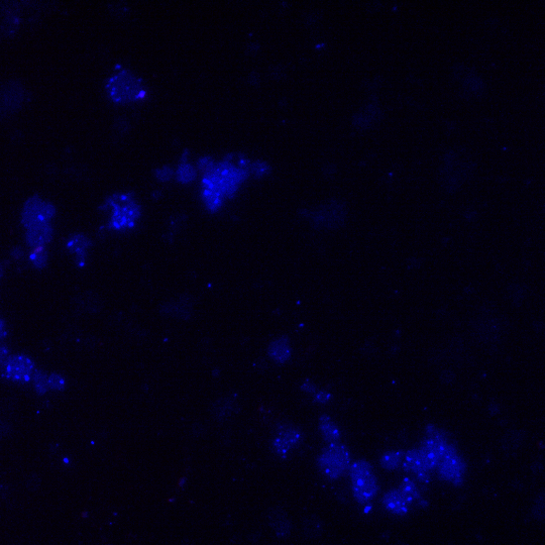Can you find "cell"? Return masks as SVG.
<instances>
[{"label":"cell","mask_w":545,"mask_h":545,"mask_svg":"<svg viewBox=\"0 0 545 545\" xmlns=\"http://www.w3.org/2000/svg\"><path fill=\"white\" fill-rule=\"evenodd\" d=\"M246 175L248 172L244 168H237L228 161L214 164L208 171L204 172L203 194H213L221 198L231 196Z\"/></svg>","instance_id":"cell-1"},{"label":"cell","mask_w":545,"mask_h":545,"mask_svg":"<svg viewBox=\"0 0 545 545\" xmlns=\"http://www.w3.org/2000/svg\"><path fill=\"white\" fill-rule=\"evenodd\" d=\"M106 90L109 98L118 104L142 100L147 94L141 80L128 70H121L111 76L106 83Z\"/></svg>","instance_id":"cell-2"},{"label":"cell","mask_w":545,"mask_h":545,"mask_svg":"<svg viewBox=\"0 0 545 545\" xmlns=\"http://www.w3.org/2000/svg\"><path fill=\"white\" fill-rule=\"evenodd\" d=\"M349 477L354 497L359 504H366L377 495L378 481L368 461L360 460L354 462L349 466Z\"/></svg>","instance_id":"cell-3"},{"label":"cell","mask_w":545,"mask_h":545,"mask_svg":"<svg viewBox=\"0 0 545 545\" xmlns=\"http://www.w3.org/2000/svg\"><path fill=\"white\" fill-rule=\"evenodd\" d=\"M105 206L112 208L109 227L123 229L133 227L140 215V206L134 200L133 193L114 194L106 200Z\"/></svg>","instance_id":"cell-4"},{"label":"cell","mask_w":545,"mask_h":545,"mask_svg":"<svg viewBox=\"0 0 545 545\" xmlns=\"http://www.w3.org/2000/svg\"><path fill=\"white\" fill-rule=\"evenodd\" d=\"M321 474L328 479L341 477L350 466L348 448L340 443H329L324 448L317 460Z\"/></svg>","instance_id":"cell-5"},{"label":"cell","mask_w":545,"mask_h":545,"mask_svg":"<svg viewBox=\"0 0 545 545\" xmlns=\"http://www.w3.org/2000/svg\"><path fill=\"white\" fill-rule=\"evenodd\" d=\"M420 498L419 491L410 478H405L397 489L389 491L383 498L385 508L394 514L404 515L414 501Z\"/></svg>","instance_id":"cell-6"},{"label":"cell","mask_w":545,"mask_h":545,"mask_svg":"<svg viewBox=\"0 0 545 545\" xmlns=\"http://www.w3.org/2000/svg\"><path fill=\"white\" fill-rule=\"evenodd\" d=\"M56 213L55 206L43 200L38 195H33L24 202L21 210V223L27 227L50 222Z\"/></svg>","instance_id":"cell-7"},{"label":"cell","mask_w":545,"mask_h":545,"mask_svg":"<svg viewBox=\"0 0 545 545\" xmlns=\"http://www.w3.org/2000/svg\"><path fill=\"white\" fill-rule=\"evenodd\" d=\"M437 468L441 478L454 485H460L466 465L464 460L460 457L456 447L449 444Z\"/></svg>","instance_id":"cell-8"},{"label":"cell","mask_w":545,"mask_h":545,"mask_svg":"<svg viewBox=\"0 0 545 545\" xmlns=\"http://www.w3.org/2000/svg\"><path fill=\"white\" fill-rule=\"evenodd\" d=\"M302 439L303 434L297 427L284 425L278 428L277 434L272 439V447L279 457L285 459L292 450L300 445Z\"/></svg>","instance_id":"cell-9"},{"label":"cell","mask_w":545,"mask_h":545,"mask_svg":"<svg viewBox=\"0 0 545 545\" xmlns=\"http://www.w3.org/2000/svg\"><path fill=\"white\" fill-rule=\"evenodd\" d=\"M2 361V375L7 379L27 382L34 373V362L25 356H11Z\"/></svg>","instance_id":"cell-10"},{"label":"cell","mask_w":545,"mask_h":545,"mask_svg":"<svg viewBox=\"0 0 545 545\" xmlns=\"http://www.w3.org/2000/svg\"><path fill=\"white\" fill-rule=\"evenodd\" d=\"M268 522L279 538H287L292 530L290 519L281 507L271 508L268 512Z\"/></svg>","instance_id":"cell-11"},{"label":"cell","mask_w":545,"mask_h":545,"mask_svg":"<svg viewBox=\"0 0 545 545\" xmlns=\"http://www.w3.org/2000/svg\"><path fill=\"white\" fill-rule=\"evenodd\" d=\"M51 236H53V227L51 222H46L27 228L25 238L28 243L34 249L38 246H45V244L51 240Z\"/></svg>","instance_id":"cell-12"},{"label":"cell","mask_w":545,"mask_h":545,"mask_svg":"<svg viewBox=\"0 0 545 545\" xmlns=\"http://www.w3.org/2000/svg\"><path fill=\"white\" fill-rule=\"evenodd\" d=\"M268 355L276 362L283 363L291 357V347L286 336H281L272 341L268 347Z\"/></svg>","instance_id":"cell-13"},{"label":"cell","mask_w":545,"mask_h":545,"mask_svg":"<svg viewBox=\"0 0 545 545\" xmlns=\"http://www.w3.org/2000/svg\"><path fill=\"white\" fill-rule=\"evenodd\" d=\"M91 245V240L83 233H75L68 239V249L76 255V263L84 265L86 258V250Z\"/></svg>","instance_id":"cell-14"},{"label":"cell","mask_w":545,"mask_h":545,"mask_svg":"<svg viewBox=\"0 0 545 545\" xmlns=\"http://www.w3.org/2000/svg\"><path fill=\"white\" fill-rule=\"evenodd\" d=\"M319 429L324 440L328 443H340L341 438V431L337 425L327 415H322L319 418Z\"/></svg>","instance_id":"cell-15"},{"label":"cell","mask_w":545,"mask_h":545,"mask_svg":"<svg viewBox=\"0 0 545 545\" xmlns=\"http://www.w3.org/2000/svg\"><path fill=\"white\" fill-rule=\"evenodd\" d=\"M303 532L304 535L310 539L319 538L324 530V523L322 519L317 515H309L304 518L303 520Z\"/></svg>","instance_id":"cell-16"},{"label":"cell","mask_w":545,"mask_h":545,"mask_svg":"<svg viewBox=\"0 0 545 545\" xmlns=\"http://www.w3.org/2000/svg\"><path fill=\"white\" fill-rule=\"evenodd\" d=\"M237 401L230 397H226L215 402L213 413L218 420H225L232 416V414L237 412Z\"/></svg>","instance_id":"cell-17"},{"label":"cell","mask_w":545,"mask_h":545,"mask_svg":"<svg viewBox=\"0 0 545 545\" xmlns=\"http://www.w3.org/2000/svg\"><path fill=\"white\" fill-rule=\"evenodd\" d=\"M405 452L402 450H391L387 451L383 454L380 460L382 468L387 471H394L402 465L404 460Z\"/></svg>","instance_id":"cell-18"},{"label":"cell","mask_w":545,"mask_h":545,"mask_svg":"<svg viewBox=\"0 0 545 545\" xmlns=\"http://www.w3.org/2000/svg\"><path fill=\"white\" fill-rule=\"evenodd\" d=\"M12 91H11V86H9L8 88L5 89L4 93L2 94V97L4 96V98H2V104H4V108L6 110H11L12 108H17L19 106L20 102L22 100V92H21V89L19 86L15 85L14 88V94H11Z\"/></svg>","instance_id":"cell-19"},{"label":"cell","mask_w":545,"mask_h":545,"mask_svg":"<svg viewBox=\"0 0 545 545\" xmlns=\"http://www.w3.org/2000/svg\"><path fill=\"white\" fill-rule=\"evenodd\" d=\"M196 177V172L194 168L186 163L181 164L177 170V179L182 183H188Z\"/></svg>","instance_id":"cell-20"},{"label":"cell","mask_w":545,"mask_h":545,"mask_svg":"<svg viewBox=\"0 0 545 545\" xmlns=\"http://www.w3.org/2000/svg\"><path fill=\"white\" fill-rule=\"evenodd\" d=\"M465 91L470 94H481L484 91V84L483 81L477 77H469L466 78L463 85Z\"/></svg>","instance_id":"cell-21"},{"label":"cell","mask_w":545,"mask_h":545,"mask_svg":"<svg viewBox=\"0 0 545 545\" xmlns=\"http://www.w3.org/2000/svg\"><path fill=\"white\" fill-rule=\"evenodd\" d=\"M30 258L32 263L37 267V268H42L46 265L47 263V259H48V253L45 246H38V248H34L30 255Z\"/></svg>","instance_id":"cell-22"},{"label":"cell","mask_w":545,"mask_h":545,"mask_svg":"<svg viewBox=\"0 0 545 545\" xmlns=\"http://www.w3.org/2000/svg\"><path fill=\"white\" fill-rule=\"evenodd\" d=\"M34 382L36 391L38 393H45L48 391L49 387V377L42 371H36L34 373Z\"/></svg>","instance_id":"cell-23"},{"label":"cell","mask_w":545,"mask_h":545,"mask_svg":"<svg viewBox=\"0 0 545 545\" xmlns=\"http://www.w3.org/2000/svg\"><path fill=\"white\" fill-rule=\"evenodd\" d=\"M522 436L519 435L517 432H512L506 435L503 439V446L506 450L515 449L521 443Z\"/></svg>","instance_id":"cell-24"},{"label":"cell","mask_w":545,"mask_h":545,"mask_svg":"<svg viewBox=\"0 0 545 545\" xmlns=\"http://www.w3.org/2000/svg\"><path fill=\"white\" fill-rule=\"evenodd\" d=\"M533 516L538 519V520H544L545 519V494H540L534 503L533 509H532Z\"/></svg>","instance_id":"cell-25"},{"label":"cell","mask_w":545,"mask_h":545,"mask_svg":"<svg viewBox=\"0 0 545 545\" xmlns=\"http://www.w3.org/2000/svg\"><path fill=\"white\" fill-rule=\"evenodd\" d=\"M49 387L54 390H63L65 387V381L60 375L53 374L49 375Z\"/></svg>","instance_id":"cell-26"},{"label":"cell","mask_w":545,"mask_h":545,"mask_svg":"<svg viewBox=\"0 0 545 545\" xmlns=\"http://www.w3.org/2000/svg\"><path fill=\"white\" fill-rule=\"evenodd\" d=\"M173 174H174L173 170H172V169H171L170 167H168V166H165V167H163V168H161V169H158V170L155 171V177H157V178H158L159 180H161V181H168V180H170V179L172 178Z\"/></svg>","instance_id":"cell-27"},{"label":"cell","mask_w":545,"mask_h":545,"mask_svg":"<svg viewBox=\"0 0 545 545\" xmlns=\"http://www.w3.org/2000/svg\"><path fill=\"white\" fill-rule=\"evenodd\" d=\"M330 398H331V395L328 392H325V391H320V392L315 393V401L318 402V403L325 404L330 400Z\"/></svg>","instance_id":"cell-28"},{"label":"cell","mask_w":545,"mask_h":545,"mask_svg":"<svg viewBox=\"0 0 545 545\" xmlns=\"http://www.w3.org/2000/svg\"><path fill=\"white\" fill-rule=\"evenodd\" d=\"M301 389H302L303 391H305V392H307V393H316V387H315V385H314L313 383L309 382V381L305 382V383L301 386Z\"/></svg>","instance_id":"cell-29"},{"label":"cell","mask_w":545,"mask_h":545,"mask_svg":"<svg viewBox=\"0 0 545 545\" xmlns=\"http://www.w3.org/2000/svg\"><path fill=\"white\" fill-rule=\"evenodd\" d=\"M254 170L256 175H263L267 170V166L263 163H256L254 166Z\"/></svg>","instance_id":"cell-30"}]
</instances>
